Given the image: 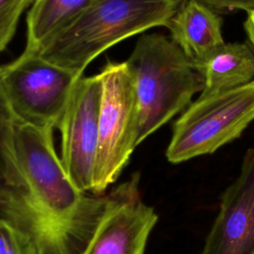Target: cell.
<instances>
[{
  "mask_svg": "<svg viewBox=\"0 0 254 254\" xmlns=\"http://www.w3.org/2000/svg\"><path fill=\"white\" fill-rule=\"evenodd\" d=\"M53 130L16 120L13 166L0 178V214L26 232L39 254H81L106 193L79 190L58 156Z\"/></svg>",
  "mask_w": 254,
  "mask_h": 254,
  "instance_id": "6da1fadb",
  "label": "cell"
},
{
  "mask_svg": "<svg viewBox=\"0 0 254 254\" xmlns=\"http://www.w3.org/2000/svg\"><path fill=\"white\" fill-rule=\"evenodd\" d=\"M188 0H96L37 53L78 76L110 47L151 28L167 27Z\"/></svg>",
  "mask_w": 254,
  "mask_h": 254,
  "instance_id": "7a4b0ae2",
  "label": "cell"
},
{
  "mask_svg": "<svg viewBox=\"0 0 254 254\" xmlns=\"http://www.w3.org/2000/svg\"><path fill=\"white\" fill-rule=\"evenodd\" d=\"M134 80L138 108V144L184 111L203 80L181 48L161 33L142 35L125 62Z\"/></svg>",
  "mask_w": 254,
  "mask_h": 254,
  "instance_id": "3957f363",
  "label": "cell"
},
{
  "mask_svg": "<svg viewBox=\"0 0 254 254\" xmlns=\"http://www.w3.org/2000/svg\"><path fill=\"white\" fill-rule=\"evenodd\" d=\"M254 120V80L222 92L199 95L175 121L166 151L172 164L209 155L239 138Z\"/></svg>",
  "mask_w": 254,
  "mask_h": 254,
  "instance_id": "277c9868",
  "label": "cell"
},
{
  "mask_svg": "<svg viewBox=\"0 0 254 254\" xmlns=\"http://www.w3.org/2000/svg\"><path fill=\"white\" fill-rule=\"evenodd\" d=\"M99 74L102 95L91 192L101 195L116 182L139 145V108L134 80L125 62H108Z\"/></svg>",
  "mask_w": 254,
  "mask_h": 254,
  "instance_id": "5b68a950",
  "label": "cell"
},
{
  "mask_svg": "<svg viewBox=\"0 0 254 254\" xmlns=\"http://www.w3.org/2000/svg\"><path fill=\"white\" fill-rule=\"evenodd\" d=\"M79 77L26 50L0 66V84L16 120L39 128H58Z\"/></svg>",
  "mask_w": 254,
  "mask_h": 254,
  "instance_id": "8992f818",
  "label": "cell"
},
{
  "mask_svg": "<svg viewBox=\"0 0 254 254\" xmlns=\"http://www.w3.org/2000/svg\"><path fill=\"white\" fill-rule=\"evenodd\" d=\"M139 182L136 173L106 192L102 215L81 254L145 253L158 214L143 200Z\"/></svg>",
  "mask_w": 254,
  "mask_h": 254,
  "instance_id": "52a82bcc",
  "label": "cell"
},
{
  "mask_svg": "<svg viewBox=\"0 0 254 254\" xmlns=\"http://www.w3.org/2000/svg\"><path fill=\"white\" fill-rule=\"evenodd\" d=\"M101 95L99 73L79 77L58 126L64 170L71 182L86 192H91L93 184Z\"/></svg>",
  "mask_w": 254,
  "mask_h": 254,
  "instance_id": "ba28073f",
  "label": "cell"
},
{
  "mask_svg": "<svg viewBox=\"0 0 254 254\" xmlns=\"http://www.w3.org/2000/svg\"><path fill=\"white\" fill-rule=\"evenodd\" d=\"M198 254H254V147L224 190L218 212Z\"/></svg>",
  "mask_w": 254,
  "mask_h": 254,
  "instance_id": "9c48e42d",
  "label": "cell"
},
{
  "mask_svg": "<svg viewBox=\"0 0 254 254\" xmlns=\"http://www.w3.org/2000/svg\"><path fill=\"white\" fill-rule=\"evenodd\" d=\"M167 28L171 39L194 64L225 43L219 13L195 0H189Z\"/></svg>",
  "mask_w": 254,
  "mask_h": 254,
  "instance_id": "30bf717a",
  "label": "cell"
},
{
  "mask_svg": "<svg viewBox=\"0 0 254 254\" xmlns=\"http://www.w3.org/2000/svg\"><path fill=\"white\" fill-rule=\"evenodd\" d=\"M194 66L203 80L200 95L222 92L253 80L254 51L249 43H224Z\"/></svg>",
  "mask_w": 254,
  "mask_h": 254,
  "instance_id": "8fae6325",
  "label": "cell"
},
{
  "mask_svg": "<svg viewBox=\"0 0 254 254\" xmlns=\"http://www.w3.org/2000/svg\"><path fill=\"white\" fill-rule=\"evenodd\" d=\"M96 0H34L27 16L26 51L38 52Z\"/></svg>",
  "mask_w": 254,
  "mask_h": 254,
  "instance_id": "7c38bea8",
  "label": "cell"
},
{
  "mask_svg": "<svg viewBox=\"0 0 254 254\" xmlns=\"http://www.w3.org/2000/svg\"><path fill=\"white\" fill-rule=\"evenodd\" d=\"M16 118L0 84V177L14 162Z\"/></svg>",
  "mask_w": 254,
  "mask_h": 254,
  "instance_id": "4fadbf2b",
  "label": "cell"
},
{
  "mask_svg": "<svg viewBox=\"0 0 254 254\" xmlns=\"http://www.w3.org/2000/svg\"><path fill=\"white\" fill-rule=\"evenodd\" d=\"M0 254H39L33 239L8 219L0 216Z\"/></svg>",
  "mask_w": 254,
  "mask_h": 254,
  "instance_id": "5bb4252c",
  "label": "cell"
},
{
  "mask_svg": "<svg viewBox=\"0 0 254 254\" xmlns=\"http://www.w3.org/2000/svg\"><path fill=\"white\" fill-rule=\"evenodd\" d=\"M34 0H0V53L12 40L23 12Z\"/></svg>",
  "mask_w": 254,
  "mask_h": 254,
  "instance_id": "9a60e30c",
  "label": "cell"
},
{
  "mask_svg": "<svg viewBox=\"0 0 254 254\" xmlns=\"http://www.w3.org/2000/svg\"><path fill=\"white\" fill-rule=\"evenodd\" d=\"M218 13L233 10L250 12L254 10V0H195Z\"/></svg>",
  "mask_w": 254,
  "mask_h": 254,
  "instance_id": "2e32d148",
  "label": "cell"
},
{
  "mask_svg": "<svg viewBox=\"0 0 254 254\" xmlns=\"http://www.w3.org/2000/svg\"><path fill=\"white\" fill-rule=\"evenodd\" d=\"M243 27L248 43L254 51V10L247 12V17L243 23Z\"/></svg>",
  "mask_w": 254,
  "mask_h": 254,
  "instance_id": "e0dca14e",
  "label": "cell"
}]
</instances>
